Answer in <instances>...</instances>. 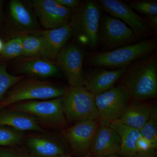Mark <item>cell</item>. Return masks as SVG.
<instances>
[{"instance_id":"1","label":"cell","mask_w":157,"mask_h":157,"mask_svg":"<svg viewBox=\"0 0 157 157\" xmlns=\"http://www.w3.org/2000/svg\"><path fill=\"white\" fill-rule=\"evenodd\" d=\"M121 84L132 101H148L157 96L156 54L137 60L127 68Z\"/></svg>"},{"instance_id":"2","label":"cell","mask_w":157,"mask_h":157,"mask_svg":"<svg viewBox=\"0 0 157 157\" xmlns=\"http://www.w3.org/2000/svg\"><path fill=\"white\" fill-rule=\"evenodd\" d=\"M156 47V39H147L113 50L93 53L88 63L93 67L125 69L134 62L151 54Z\"/></svg>"},{"instance_id":"3","label":"cell","mask_w":157,"mask_h":157,"mask_svg":"<svg viewBox=\"0 0 157 157\" xmlns=\"http://www.w3.org/2000/svg\"><path fill=\"white\" fill-rule=\"evenodd\" d=\"M101 8L96 1L81 2L72 11L70 17L73 33L76 34L82 44L91 48L96 47L99 41Z\"/></svg>"},{"instance_id":"4","label":"cell","mask_w":157,"mask_h":157,"mask_svg":"<svg viewBox=\"0 0 157 157\" xmlns=\"http://www.w3.org/2000/svg\"><path fill=\"white\" fill-rule=\"evenodd\" d=\"M62 99L65 117L69 121L99 120L95 96L84 86L66 88Z\"/></svg>"},{"instance_id":"5","label":"cell","mask_w":157,"mask_h":157,"mask_svg":"<svg viewBox=\"0 0 157 157\" xmlns=\"http://www.w3.org/2000/svg\"><path fill=\"white\" fill-rule=\"evenodd\" d=\"M65 88L48 82L28 80L14 86L0 102V109L24 101L61 97Z\"/></svg>"},{"instance_id":"6","label":"cell","mask_w":157,"mask_h":157,"mask_svg":"<svg viewBox=\"0 0 157 157\" xmlns=\"http://www.w3.org/2000/svg\"><path fill=\"white\" fill-rule=\"evenodd\" d=\"M11 107V109L35 116L52 126L61 128L66 126L62 97L46 101H24Z\"/></svg>"},{"instance_id":"7","label":"cell","mask_w":157,"mask_h":157,"mask_svg":"<svg viewBox=\"0 0 157 157\" xmlns=\"http://www.w3.org/2000/svg\"><path fill=\"white\" fill-rule=\"evenodd\" d=\"M100 30L99 39L106 51L133 44L137 39L125 23L109 15L102 19Z\"/></svg>"},{"instance_id":"8","label":"cell","mask_w":157,"mask_h":157,"mask_svg":"<svg viewBox=\"0 0 157 157\" xmlns=\"http://www.w3.org/2000/svg\"><path fill=\"white\" fill-rule=\"evenodd\" d=\"M129 101L126 91L119 86L95 96L99 121L110 122L118 120L128 105Z\"/></svg>"},{"instance_id":"9","label":"cell","mask_w":157,"mask_h":157,"mask_svg":"<svg viewBox=\"0 0 157 157\" xmlns=\"http://www.w3.org/2000/svg\"><path fill=\"white\" fill-rule=\"evenodd\" d=\"M98 3L109 15L121 20L130 28L138 39L152 36L154 33L144 20L128 5L119 0H99Z\"/></svg>"},{"instance_id":"10","label":"cell","mask_w":157,"mask_h":157,"mask_svg":"<svg viewBox=\"0 0 157 157\" xmlns=\"http://www.w3.org/2000/svg\"><path fill=\"white\" fill-rule=\"evenodd\" d=\"M84 55L82 49L73 44L65 45L57 55V65L64 73L70 86L84 85Z\"/></svg>"},{"instance_id":"11","label":"cell","mask_w":157,"mask_h":157,"mask_svg":"<svg viewBox=\"0 0 157 157\" xmlns=\"http://www.w3.org/2000/svg\"><path fill=\"white\" fill-rule=\"evenodd\" d=\"M100 121L87 120L75 123L63 132L70 147L77 155L87 157Z\"/></svg>"},{"instance_id":"12","label":"cell","mask_w":157,"mask_h":157,"mask_svg":"<svg viewBox=\"0 0 157 157\" xmlns=\"http://www.w3.org/2000/svg\"><path fill=\"white\" fill-rule=\"evenodd\" d=\"M32 6L41 25L48 29H56L68 23L72 9L59 5L56 0H34Z\"/></svg>"},{"instance_id":"13","label":"cell","mask_w":157,"mask_h":157,"mask_svg":"<svg viewBox=\"0 0 157 157\" xmlns=\"http://www.w3.org/2000/svg\"><path fill=\"white\" fill-rule=\"evenodd\" d=\"M121 143L117 132L107 122L100 121L87 157L117 155L121 150Z\"/></svg>"},{"instance_id":"14","label":"cell","mask_w":157,"mask_h":157,"mask_svg":"<svg viewBox=\"0 0 157 157\" xmlns=\"http://www.w3.org/2000/svg\"><path fill=\"white\" fill-rule=\"evenodd\" d=\"M73 29L70 23L56 29L39 32L42 40V48L41 55L42 58L53 60L71 38Z\"/></svg>"},{"instance_id":"15","label":"cell","mask_w":157,"mask_h":157,"mask_svg":"<svg viewBox=\"0 0 157 157\" xmlns=\"http://www.w3.org/2000/svg\"><path fill=\"white\" fill-rule=\"evenodd\" d=\"M126 70L127 68L96 70L84 76L83 86L94 96L97 95L113 87Z\"/></svg>"},{"instance_id":"16","label":"cell","mask_w":157,"mask_h":157,"mask_svg":"<svg viewBox=\"0 0 157 157\" xmlns=\"http://www.w3.org/2000/svg\"><path fill=\"white\" fill-rule=\"evenodd\" d=\"M156 106L148 101H132L118 120L139 131L150 117Z\"/></svg>"},{"instance_id":"17","label":"cell","mask_w":157,"mask_h":157,"mask_svg":"<svg viewBox=\"0 0 157 157\" xmlns=\"http://www.w3.org/2000/svg\"><path fill=\"white\" fill-rule=\"evenodd\" d=\"M0 126L10 127L17 131L42 132L36 119L32 115L14 109H0Z\"/></svg>"},{"instance_id":"18","label":"cell","mask_w":157,"mask_h":157,"mask_svg":"<svg viewBox=\"0 0 157 157\" xmlns=\"http://www.w3.org/2000/svg\"><path fill=\"white\" fill-rule=\"evenodd\" d=\"M18 69L21 73L40 78L58 76L61 71L57 64L37 57L28 58L21 62Z\"/></svg>"},{"instance_id":"19","label":"cell","mask_w":157,"mask_h":157,"mask_svg":"<svg viewBox=\"0 0 157 157\" xmlns=\"http://www.w3.org/2000/svg\"><path fill=\"white\" fill-rule=\"evenodd\" d=\"M117 132L121 139V148L117 155L121 157H137L135 144L142 136L139 130L129 127L118 120L107 122Z\"/></svg>"},{"instance_id":"20","label":"cell","mask_w":157,"mask_h":157,"mask_svg":"<svg viewBox=\"0 0 157 157\" xmlns=\"http://www.w3.org/2000/svg\"><path fill=\"white\" fill-rule=\"evenodd\" d=\"M31 152L37 157H56L66 155L65 149L60 142L42 136H32L27 140Z\"/></svg>"},{"instance_id":"21","label":"cell","mask_w":157,"mask_h":157,"mask_svg":"<svg viewBox=\"0 0 157 157\" xmlns=\"http://www.w3.org/2000/svg\"><path fill=\"white\" fill-rule=\"evenodd\" d=\"M11 18L15 24L23 30H36L37 28L36 20L30 11L21 2L12 0L9 4Z\"/></svg>"},{"instance_id":"22","label":"cell","mask_w":157,"mask_h":157,"mask_svg":"<svg viewBox=\"0 0 157 157\" xmlns=\"http://www.w3.org/2000/svg\"><path fill=\"white\" fill-rule=\"evenodd\" d=\"M22 36L23 56L36 57L41 55L42 48V37L39 35H25Z\"/></svg>"},{"instance_id":"23","label":"cell","mask_w":157,"mask_h":157,"mask_svg":"<svg viewBox=\"0 0 157 157\" xmlns=\"http://www.w3.org/2000/svg\"><path fill=\"white\" fill-rule=\"evenodd\" d=\"M141 135L151 144L153 148H157V107L156 106L148 120L139 130Z\"/></svg>"},{"instance_id":"24","label":"cell","mask_w":157,"mask_h":157,"mask_svg":"<svg viewBox=\"0 0 157 157\" xmlns=\"http://www.w3.org/2000/svg\"><path fill=\"white\" fill-rule=\"evenodd\" d=\"M25 77L14 76L8 73L6 65H0V102L3 100L8 90L17 84Z\"/></svg>"},{"instance_id":"25","label":"cell","mask_w":157,"mask_h":157,"mask_svg":"<svg viewBox=\"0 0 157 157\" xmlns=\"http://www.w3.org/2000/svg\"><path fill=\"white\" fill-rule=\"evenodd\" d=\"M22 132L10 127L0 126V146H14L21 143Z\"/></svg>"},{"instance_id":"26","label":"cell","mask_w":157,"mask_h":157,"mask_svg":"<svg viewBox=\"0 0 157 157\" xmlns=\"http://www.w3.org/2000/svg\"><path fill=\"white\" fill-rule=\"evenodd\" d=\"M0 55L5 59H13L23 56L22 36H18L4 44Z\"/></svg>"},{"instance_id":"27","label":"cell","mask_w":157,"mask_h":157,"mask_svg":"<svg viewBox=\"0 0 157 157\" xmlns=\"http://www.w3.org/2000/svg\"><path fill=\"white\" fill-rule=\"evenodd\" d=\"M127 2L133 10L146 16L157 15V1H128Z\"/></svg>"},{"instance_id":"28","label":"cell","mask_w":157,"mask_h":157,"mask_svg":"<svg viewBox=\"0 0 157 157\" xmlns=\"http://www.w3.org/2000/svg\"><path fill=\"white\" fill-rule=\"evenodd\" d=\"M137 155L145 153L151 151H156L153 148L151 144L143 136H141L137 139L135 144Z\"/></svg>"},{"instance_id":"29","label":"cell","mask_w":157,"mask_h":157,"mask_svg":"<svg viewBox=\"0 0 157 157\" xmlns=\"http://www.w3.org/2000/svg\"><path fill=\"white\" fill-rule=\"evenodd\" d=\"M59 5L70 9H75L79 6L81 2L78 0H56Z\"/></svg>"},{"instance_id":"30","label":"cell","mask_w":157,"mask_h":157,"mask_svg":"<svg viewBox=\"0 0 157 157\" xmlns=\"http://www.w3.org/2000/svg\"><path fill=\"white\" fill-rule=\"evenodd\" d=\"M147 25L155 34L157 33V15L146 16L143 18Z\"/></svg>"},{"instance_id":"31","label":"cell","mask_w":157,"mask_h":157,"mask_svg":"<svg viewBox=\"0 0 157 157\" xmlns=\"http://www.w3.org/2000/svg\"><path fill=\"white\" fill-rule=\"evenodd\" d=\"M0 157H25L18 153L7 149H0Z\"/></svg>"},{"instance_id":"32","label":"cell","mask_w":157,"mask_h":157,"mask_svg":"<svg viewBox=\"0 0 157 157\" xmlns=\"http://www.w3.org/2000/svg\"><path fill=\"white\" fill-rule=\"evenodd\" d=\"M137 157H157L156 151H151L145 153L138 155Z\"/></svg>"},{"instance_id":"33","label":"cell","mask_w":157,"mask_h":157,"mask_svg":"<svg viewBox=\"0 0 157 157\" xmlns=\"http://www.w3.org/2000/svg\"><path fill=\"white\" fill-rule=\"evenodd\" d=\"M2 5L3 1L0 0V21L2 20Z\"/></svg>"},{"instance_id":"34","label":"cell","mask_w":157,"mask_h":157,"mask_svg":"<svg viewBox=\"0 0 157 157\" xmlns=\"http://www.w3.org/2000/svg\"><path fill=\"white\" fill-rule=\"evenodd\" d=\"M4 43H3L2 40L0 39V52L2 50L4 46Z\"/></svg>"},{"instance_id":"35","label":"cell","mask_w":157,"mask_h":157,"mask_svg":"<svg viewBox=\"0 0 157 157\" xmlns=\"http://www.w3.org/2000/svg\"><path fill=\"white\" fill-rule=\"evenodd\" d=\"M103 157H121L119 156L118 155H110L107 156Z\"/></svg>"},{"instance_id":"36","label":"cell","mask_w":157,"mask_h":157,"mask_svg":"<svg viewBox=\"0 0 157 157\" xmlns=\"http://www.w3.org/2000/svg\"><path fill=\"white\" fill-rule=\"evenodd\" d=\"M56 157H70V156L68 155H62L58 156H56Z\"/></svg>"}]
</instances>
